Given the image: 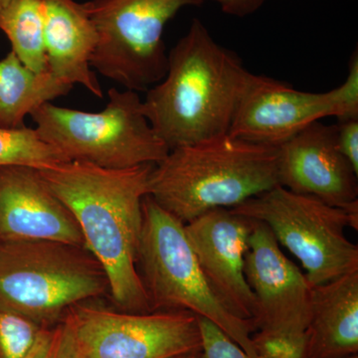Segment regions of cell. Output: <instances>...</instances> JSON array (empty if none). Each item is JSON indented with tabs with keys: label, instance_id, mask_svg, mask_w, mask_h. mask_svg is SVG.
Instances as JSON below:
<instances>
[{
	"label": "cell",
	"instance_id": "obj_26",
	"mask_svg": "<svg viewBox=\"0 0 358 358\" xmlns=\"http://www.w3.org/2000/svg\"><path fill=\"white\" fill-rule=\"evenodd\" d=\"M227 15L243 18L256 13L268 0H215Z\"/></svg>",
	"mask_w": 358,
	"mask_h": 358
},
{
	"label": "cell",
	"instance_id": "obj_25",
	"mask_svg": "<svg viewBox=\"0 0 358 358\" xmlns=\"http://www.w3.org/2000/svg\"><path fill=\"white\" fill-rule=\"evenodd\" d=\"M336 141L341 154L358 173V119L339 121Z\"/></svg>",
	"mask_w": 358,
	"mask_h": 358
},
{
	"label": "cell",
	"instance_id": "obj_27",
	"mask_svg": "<svg viewBox=\"0 0 358 358\" xmlns=\"http://www.w3.org/2000/svg\"><path fill=\"white\" fill-rule=\"evenodd\" d=\"M169 358H199V352L183 353V355H176Z\"/></svg>",
	"mask_w": 358,
	"mask_h": 358
},
{
	"label": "cell",
	"instance_id": "obj_5",
	"mask_svg": "<svg viewBox=\"0 0 358 358\" xmlns=\"http://www.w3.org/2000/svg\"><path fill=\"white\" fill-rule=\"evenodd\" d=\"M109 103L100 112L44 103L30 117L40 138L65 162L122 169L155 164L169 148L150 126L138 92L110 88Z\"/></svg>",
	"mask_w": 358,
	"mask_h": 358
},
{
	"label": "cell",
	"instance_id": "obj_28",
	"mask_svg": "<svg viewBox=\"0 0 358 358\" xmlns=\"http://www.w3.org/2000/svg\"><path fill=\"white\" fill-rule=\"evenodd\" d=\"M10 1L11 0H0V10H1V9L3 8V7Z\"/></svg>",
	"mask_w": 358,
	"mask_h": 358
},
{
	"label": "cell",
	"instance_id": "obj_6",
	"mask_svg": "<svg viewBox=\"0 0 358 358\" xmlns=\"http://www.w3.org/2000/svg\"><path fill=\"white\" fill-rule=\"evenodd\" d=\"M109 293L107 275L85 248L54 241H0V307L46 327Z\"/></svg>",
	"mask_w": 358,
	"mask_h": 358
},
{
	"label": "cell",
	"instance_id": "obj_23",
	"mask_svg": "<svg viewBox=\"0 0 358 358\" xmlns=\"http://www.w3.org/2000/svg\"><path fill=\"white\" fill-rule=\"evenodd\" d=\"M28 358H77L72 331L65 317L53 329H45L36 348Z\"/></svg>",
	"mask_w": 358,
	"mask_h": 358
},
{
	"label": "cell",
	"instance_id": "obj_4",
	"mask_svg": "<svg viewBox=\"0 0 358 358\" xmlns=\"http://www.w3.org/2000/svg\"><path fill=\"white\" fill-rule=\"evenodd\" d=\"M138 270L152 312L182 310L215 322L251 358L255 331L251 320L240 319L212 291L188 241L185 225L152 197L143 201V227Z\"/></svg>",
	"mask_w": 358,
	"mask_h": 358
},
{
	"label": "cell",
	"instance_id": "obj_24",
	"mask_svg": "<svg viewBox=\"0 0 358 358\" xmlns=\"http://www.w3.org/2000/svg\"><path fill=\"white\" fill-rule=\"evenodd\" d=\"M334 90L338 96L339 121L358 119V54L355 50L348 64V73L345 82Z\"/></svg>",
	"mask_w": 358,
	"mask_h": 358
},
{
	"label": "cell",
	"instance_id": "obj_19",
	"mask_svg": "<svg viewBox=\"0 0 358 358\" xmlns=\"http://www.w3.org/2000/svg\"><path fill=\"white\" fill-rule=\"evenodd\" d=\"M65 162L55 148L40 138L36 129L0 127V167L27 166L44 171Z\"/></svg>",
	"mask_w": 358,
	"mask_h": 358
},
{
	"label": "cell",
	"instance_id": "obj_7",
	"mask_svg": "<svg viewBox=\"0 0 358 358\" xmlns=\"http://www.w3.org/2000/svg\"><path fill=\"white\" fill-rule=\"evenodd\" d=\"M207 0H90L98 32L91 67L127 90L147 92L166 76L164 28L185 7Z\"/></svg>",
	"mask_w": 358,
	"mask_h": 358
},
{
	"label": "cell",
	"instance_id": "obj_17",
	"mask_svg": "<svg viewBox=\"0 0 358 358\" xmlns=\"http://www.w3.org/2000/svg\"><path fill=\"white\" fill-rule=\"evenodd\" d=\"M73 87L60 81L49 71L34 72L13 51L0 60V127L17 129L25 126L27 115L67 96Z\"/></svg>",
	"mask_w": 358,
	"mask_h": 358
},
{
	"label": "cell",
	"instance_id": "obj_3",
	"mask_svg": "<svg viewBox=\"0 0 358 358\" xmlns=\"http://www.w3.org/2000/svg\"><path fill=\"white\" fill-rule=\"evenodd\" d=\"M278 185V150L229 134L173 148L154 166L148 195L183 224L232 209Z\"/></svg>",
	"mask_w": 358,
	"mask_h": 358
},
{
	"label": "cell",
	"instance_id": "obj_16",
	"mask_svg": "<svg viewBox=\"0 0 358 358\" xmlns=\"http://www.w3.org/2000/svg\"><path fill=\"white\" fill-rule=\"evenodd\" d=\"M307 358L358 353V271L313 287Z\"/></svg>",
	"mask_w": 358,
	"mask_h": 358
},
{
	"label": "cell",
	"instance_id": "obj_12",
	"mask_svg": "<svg viewBox=\"0 0 358 358\" xmlns=\"http://www.w3.org/2000/svg\"><path fill=\"white\" fill-rule=\"evenodd\" d=\"M185 225L212 291L233 315L253 322L256 301L244 272L253 220L232 209L218 208Z\"/></svg>",
	"mask_w": 358,
	"mask_h": 358
},
{
	"label": "cell",
	"instance_id": "obj_22",
	"mask_svg": "<svg viewBox=\"0 0 358 358\" xmlns=\"http://www.w3.org/2000/svg\"><path fill=\"white\" fill-rule=\"evenodd\" d=\"M252 343L258 358H307V338L258 333L252 336Z\"/></svg>",
	"mask_w": 358,
	"mask_h": 358
},
{
	"label": "cell",
	"instance_id": "obj_11",
	"mask_svg": "<svg viewBox=\"0 0 358 358\" xmlns=\"http://www.w3.org/2000/svg\"><path fill=\"white\" fill-rule=\"evenodd\" d=\"M334 90L324 93L300 91L267 76L251 73L229 134L249 143L279 148L308 124L339 117Z\"/></svg>",
	"mask_w": 358,
	"mask_h": 358
},
{
	"label": "cell",
	"instance_id": "obj_14",
	"mask_svg": "<svg viewBox=\"0 0 358 358\" xmlns=\"http://www.w3.org/2000/svg\"><path fill=\"white\" fill-rule=\"evenodd\" d=\"M0 241H54L85 248L69 209L38 169L27 166L0 167Z\"/></svg>",
	"mask_w": 358,
	"mask_h": 358
},
{
	"label": "cell",
	"instance_id": "obj_18",
	"mask_svg": "<svg viewBox=\"0 0 358 358\" xmlns=\"http://www.w3.org/2000/svg\"><path fill=\"white\" fill-rule=\"evenodd\" d=\"M0 30L26 67L38 73L48 71L41 0H11L0 10Z\"/></svg>",
	"mask_w": 358,
	"mask_h": 358
},
{
	"label": "cell",
	"instance_id": "obj_29",
	"mask_svg": "<svg viewBox=\"0 0 358 358\" xmlns=\"http://www.w3.org/2000/svg\"><path fill=\"white\" fill-rule=\"evenodd\" d=\"M346 358H358V355H350V357H346Z\"/></svg>",
	"mask_w": 358,
	"mask_h": 358
},
{
	"label": "cell",
	"instance_id": "obj_1",
	"mask_svg": "<svg viewBox=\"0 0 358 358\" xmlns=\"http://www.w3.org/2000/svg\"><path fill=\"white\" fill-rule=\"evenodd\" d=\"M152 169L154 164L110 169L65 162L39 171L74 216L85 248L103 268L113 301L124 312H152L138 270L143 201Z\"/></svg>",
	"mask_w": 358,
	"mask_h": 358
},
{
	"label": "cell",
	"instance_id": "obj_20",
	"mask_svg": "<svg viewBox=\"0 0 358 358\" xmlns=\"http://www.w3.org/2000/svg\"><path fill=\"white\" fill-rule=\"evenodd\" d=\"M46 327L0 307V358H28Z\"/></svg>",
	"mask_w": 358,
	"mask_h": 358
},
{
	"label": "cell",
	"instance_id": "obj_21",
	"mask_svg": "<svg viewBox=\"0 0 358 358\" xmlns=\"http://www.w3.org/2000/svg\"><path fill=\"white\" fill-rule=\"evenodd\" d=\"M201 341L199 358H251L215 322L196 315Z\"/></svg>",
	"mask_w": 358,
	"mask_h": 358
},
{
	"label": "cell",
	"instance_id": "obj_13",
	"mask_svg": "<svg viewBox=\"0 0 358 358\" xmlns=\"http://www.w3.org/2000/svg\"><path fill=\"white\" fill-rule=\"evenodd\" d=\"M278 150V185L345 208L358 201V173L339 150L336 126L317 121Z\"/></svg>",
	"mask_w": 358,
	"mask_h": 358
},
{
	"label": "cell",
	"instance_id": "obj_10",
	"mask_svg": "<svg viewBox=\"0 0 358 358\" xmlns=\"http://www.w3.org/2000/svg\"><path fill=\"white\" fill-rule=\"evenodd\" d=\"M244 272L256 301L255 329L284 336L305 334L313 287L305 273L282 253L271 230L259 221L253 220Z\"/></svg>",
	"mask_w": 358,
	"mask_h": 358
},
{
	"label": "cell",
	"instance_id": "obj_2",
	"mask_svg": "<svg viewBox=\"0 0 358 358\" xmlns=\"http://www.w3.org/2000/svg\"><path fill=\"white\" fill-rule=\"evenodd\" d=\"M250 75L194 18L167 55L166 76L148 90L143 112L169 150L229 134Z\"/></svg>",
	"mask_w": 358,
	"mask_h": 358
},
{
	"label": "cell",
	"instance_id": "obj_9",
	"mask_svg": "<svg viewBox=\"0 0 358 358\" xmlns=\"http://www.w3.org/2000/svg\"><path fill=\"white\" fill-rule=\"evenodd\" d=\"M65 319L77 358H169L201 348L197 317L189 312L129 313L81 303Z\"/></svg>",
	"mask_w": 358,
	"mask_h": 358
},
{
	"label": "cell",
	"instance_id": "obj_15",
	"mask_svg": "<svg viewBox=\"0 0 358 358\" xmlns=\"http://www.w3.org/2000/svg\"><path fill=\"white\" fill-rule=\"evenodd\" d=\"M47 69L60 81L82 85L102 99V87L91 67L98 32L84 3L75 0H41Z\"/></svg>",
	"mask_w": 358,
	"mask_h": 358
},
{
	"label": "cell",
	"instance_id": "obj_8",
	"mask_svg": "<svg viewBox=\"0 0 358 358\" xmlns=\"http://www.w3.org/2000/svg\"><path fill=\"white\" fill-rule=\"evenodd\" d=\"M232 210L265 224L300 261L312 287L358 271V247L346 237L352 222L345 209L275 186Z\"/></svg>",
	"mask_w": 358,
	"mask_h": 358
}]
</instances>
